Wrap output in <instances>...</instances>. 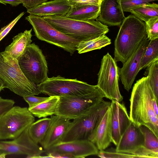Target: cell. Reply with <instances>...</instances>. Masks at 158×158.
Listing matches in <instances>:
<instances>
[{
	"label": "cell",
	"mask_w": 158,
	"mask_h": 158,
	"mask_svg": "<svg viewBox=\"0 0 158 158\" xmlns=\"http://www.w3.org/2000/svg\"><path fill=\"white\" fill-rule=\"evenodd\" d=\"M154 98L158 99L152 90L148 77L137 80L133 86L130 99L129 117L135 125L146 126L158 137V115L152 106Z\"/></svg>",
	"instance_id": "cell-1"
},
{
	"label": "cell",
	"mask_w": 158,
	"mask_h": 158,
	"mask_svg": "<svg viewBox=\"0 0 158 158\" xmlns=\"http://www.w3.org/2000/svg\"><path fill=\"white\" fill-rule=\"evenodd\" d=\"M147 37L145 23L131 14L125 17L114 42V60L123 64Z\"/></svg>",
	"instance_id": "cell-2"
},
{
	"label": "cell",
	"mask_w": 158,
	"mask_h": 158,
	"mask_svg": "<svg viewBox=\"0 0 158 158\" xmlns=\"http://www.w3.org/2000/svg\"><path fill=\"white\" fill-rule=\"evenodd\" d=\"M43 18L57 30L80 41L105 35L109 31L107 26L97 20L80 21L56 15Z\"/></svg>",
	"instance_id": "cell-3"
},
{
	"label": "cell",
	"mask_w": 158,
	"mask_h": 158,
	"mask_svg": "<svg viewBox=\"0 0 158 158\" xmlns=\"http://www.w3.org/2000/svg\"><path fill=\"white\" fill-rule=\"evenodd\" d=\"M0 78L5 88L22 97L41 93L37 85L30 81L23 74L18 60L4 51L0 52Z\"/></svg>",
	"instance_id": "cell-4"
},
{
	"label": "cell",
	"mask_w": 158,
	"mask_h": 158,
	"mask_svg": "<svg viewBox=\"0 0 158 158\" xmlns=\"http://www.w3.org/2000/svg\"><path fill=\"white\" fill-rule=\"evenodd\" d=\"M104 98L100 90L84 96L59 97L55 115L70 120L82 117L91 112Z\"/></svg>",
	"instance_id": "cell-5"
},
{
	"label": "cell",
	"mask_w": 158,
	"mask_h": 158,
	"mask_svg": "<svg viewBox=\"0 0 158 158\" xmlns=\"http://www.w3.org/2000/svg\"><path fill=\"white\" fill-rule=\"evenodd\" d=\"M37 86L41 93L59 97L81 96L100 90L96 85H90L76 79H66L60 75L48 77Z\"/></svg>",
	"instance_id": "cell-6"
},
{
	"label": "cell",
	"mask_w": 158,
	"mask_h": 158,
	"mask_svg": "<svg viewBox=\"0 0 158 158\" xmlns=\"http://www.w3.org/2000/svg\"><path fill=\"white\" fill-rule=\"evenodd\" d=\"M25 19L32 25L39 39L63 49L71 56L77 50L80 41L57 30L43 17L30 14Z\"/></svg>",
	"instance_id": "cell-7"
},
{
	"label": "cell",
	"mask_w": 158,
	"mask_h": 158,
	"mask_svg": "<svg viewBox=\"0 0 158 158\" xmlns=\"http://www.w3.org/2000/svg\"><path fill=\"white\" fill-rule=\"evenodd\" d=\"M110 104L111 102L103 100L90 113L73 119L61 142L88 139Z\"/></svg>",
	"instance_id": "cell-8"
},
{
	"label": "cell",
	"mask_w": 158,
	"mask_h": 158,
	"mask_svg": "<svg viewBox=\"0 0 158 158\" xmlns=\"http://www.w3.org/2000/svg\"><path fill=\"white\" fill-rule=\"evenodd\" d=\"M18 62L25 76L36 85L42 83L48 78L45 57L39 47L34 43L30 45Z\"/></svg>",
	"instance_id": "cell-9"
},
{
	"label": "cell",
	"mask_w": 158,
	"mask_h": 158,
	"mask_svg": "<svg viewBox=\"0 0 158 158\" xmlns=\"http://www.w3.org/2000/svg\"><path fill=\"white\" fill-rule=\"evenodd\" d=\"M35 120L28 108L14 106L0 118V140L16 138Z\"/></svg>",
	"instance_id": "cell-10"
},
{
	"label": "cell",
	"mask_w": 158,
	"mask_h": 158,
	"mask_svg": "<svg viewBox=\"0 0 158 158\" xmlns=\"http://www.w3.org/2000/svg\"><path fill=\"white\" fill-rule=\"evenodd\" d=\"M119 68L116 62L107 53L102 59L96 85L104 98L119 102L123 100L119 88Z\"/></svg>",
	"instance_id": "cell-11"
},
{
	"label": "cell",
	"mask_w": 158,
	"mask_h": 158,
	"mask_svg": "<svg viewBox=\"0 0 158 158\" xmlns=\"http://www.w3.org/2000/svg\"><path fill=\"white\" fill-rule=\"evenodd\" d=\"M115 150L133 152L138 158L156 156V153L144 146L143 136L139 126L131 121L121 138Z\"/></svg>",
	"instance_id": "cell-12"
},
{
	"label": "cell",
	"mask_w": 158,
	"mask_h": 158,
	"mask_svg": "<svg viewBox=\"0 0 158 158\" xmlns=\"http://www.w3.org/2000/svg\"><path fill=\"white\" fill-rule=\"evenodd\" d=\"M28 127L12 140L0 141V151L6 155H25L27 156V158H40L45 151L31 139L29 134Z\"/></svg>",
	"instance_id": "cell-13"
},
{
	"label": "cell",
	"mask_w": 158,
	"mask_h": 158,
	"mask_svg": "<svg viewBox=\"0 0 158 158\" xmlns=\"http://www.w3.org/2000/svg\"><path fill=\"white\" fill-rule=\"evenodd\" d=\"M44 151L45 153L54 152L66 155L70 158L97 155L99 151L96 145L87 139L61 142Z\"/></svg>",
	"instance_id": "cell-14"
},
{
	"label": "cell",
	"mask_w": 158,
	"mask_h": 158,
	"mask_svg": "<svg viewBox=\"0 0 158 158\" xmlns=\"http://www.w3.org/2000/svg\"><path fill=\"white\" fill-rule=\"evenodd\" d=\"M150 40L146 37L126 61L122 68H119V76L124 89L129 91L139 71V68L143 56Z\"/></svg>",
	"instance_id": "cell-15"
},
{
	"label": "cell",
	"mask_w": 158,
	"mask_h": 158,
	"mask_svg": "<svg viewBox=\"0 0 158 158\" xmlns=\"http://www.w3.org/2000/svg\"><path fill=\"white\" fill-rule=\"evenodd\" d=\"M110 108L112 126V142L116 146L131 121L124 105L112 100Z\"/></svg>",
	"instance_id": "cell-16"
},
{
	"label": "cell",
	"mask_w": 158,
	"mask_h": 158,
	"mask_svg": "<svg viewBox=\"0 0 158 158\" xmlns=\"http://www.w3.org/2000/svg\"><path fill=\"white\" fill-rule=\"evenodd\" d=\"M88 139L99 151H103L112 142V126L110 106L107 109Z\"/></svg>",
	"instance_id": "cell-17"
},
{
	"label": "cell",
	"mask_w": 158,
	"mask_h": 158,
	"mask_svg": "<svg viewBox=\"0 0 158 158\" xmlns=\"http://www.w3.org/2000/svg\"><path fill=\"white\" fill-rule=\"evenodd\" d=\"M125 17L120 0H102L97 20L107 26H120Z\"/></svg>",
	"instance_id": "cell-18"
},
{
	"label": "cell",
	"mask_w": 158,
	"mask_h": 158,
	"mask_svg": "<svg viewBox=\"0 0 158 158\" xmlns=\"http://www.w3.org/2000/svg\"><path fill=\"white\" fill-rule=\"evenodd\" d=\"M50 118L51 121L46 134L40 143L44 150L61 142L71 122L58 115H53Z\"/></svg>",
	"instance_id": "cell-19"
},
{
	"label": "cell",
	"mask_w": 158,
	"mask_h": 158,
	"mask_svg": "<svg viewBox=\"0 0 158 158\" xmlns=\"http://www.w3.org/2000/svg\"><path fill=\"white\" fill-rule=\"evenodd\" d=\"M71 6L68 0H51L27 10V12L42 17L55 15L65 16Z\"/></svg>",
	"instance_id": "cell-20"
},
{
	"label": "cell",
	"mask_w": 158,
	"mask_h": 158,
	"mask_svg": "<svg viewBox=\"0 0 158 158\" xmlns=\"http://www.w3.org/2000/svg\"><path fill=\"white\" fill-rule=\"evenodd\" d=\"M32 31V29L25 30L15 36L12 43L6 47L4 52L18 60L31 44Z\"/></svg>",
	"instance_id": "cell-21"
},
{
	"label": "cell",
	"mask_w": 158,
	"mask_h": 158,
	"mask_svg": "<svg viewBox=\"0 0 158 158\" xmlns=\"http://www.w3.org/2000/svg\"><path fill=\"white\" fill-rule=\"evenodd\" d=\"M100 6L94 5H73L65 16L80 21L95 20L99 16Z\"/></svg>",
	"instance_id": "cell-22"
},
{
	"label": "cell",
	"mask_w": 158,
	"mask_h": 158,
	"mask_svg": "<svg viewBox=\"0 0 158 158\" xmlns=\"http://www.w3.org/2000/svg\"><path fill=\"white\" fill-rule=\"evenodd\" d=\"M59 97L49 96L45 101L31 108H28L33 115L39 118L55 115Z\"/></svg>",
	"instance_id": "cell-23"
},
{
	"label": "cell",
	"mask_w": 158,
	"mask_h": 158,
	"mask_svg": "<svg viewBox=\"0 0 158 158\" xmlns=\"http://www.w3.org/2000/svg\"><path fill=\"white\" fill-rule=\"evenodd\" d=\"M51 121V118H44L34 122L29 127V134L36 143H40L44 138Z\"/></svg>",
	"instance_id": "cell-24"
},
{
	"label": "cell",
	"mask_w": 158,
	"mask_h": 158,
	"mask_svg": "<svg viewBox=\"0 0 158 158\" xmlns=\"http://www.w3.org/2000/svg\"><path fill=\"white\" fill-rule=\"evenodd\" d=\"M111 44V40L105 35L83 41H80L77 47L78 53L82 54L99 49Z\"/></svg>",
	"instance_id": "cell-25"
},
{
	"label": "cell",
	"mask_w": 158,
	"mask_h": 158,
	"mask_svg": "<svg viewBox=\"0 0 158 158\" xmlns=\"http://www.w3.org/2000/svg\"><path fill=\"white\" fill-rule=\"evenodd\" d=\"M129 12L145 22L152 17H158V4L154 2L145 3L131 10Z\"/></svg>",
	"instance_id": "cell-26"
},
{
	"label": "cell",
	"mask_w": 158,
	"mask_h": 158,
	"mask_svg": "<svg viewBox=\"0 0 158 158\" xmlns=\"http://www.w3.org/2000/svg\"><path fill=\"white\" fill-rule=\"evenodd\" d=\"M158 60V38L150 40L142 57L139 71L146 68Z\"/></svg>",
	"instance_id": "cell-27"
},
{
	"label": "cell",
	"mask_w": 158,
	"mask_h": 158,
	"mask_svg": "<svg viewBox=\"0 0 158 158\" xmlns=\"http://www.w3.org/2000/svg\"><path fill=\"white\" fill-rule=\"evenodd\" d=\"M138 126L143 136L144 146L149 150L158 154V137L146 126L142 125Z\"/></svg>",
	"instance_id": "cell-28"
},
{
	"label": "cell",
	"mask_w": 158,
	"mask_h": 158,
	"mask_svg": "<svg viewBox=\"0 0 158 158\" xmlns=\"http://www.w3.org/2000/svg\"><path fill=\"white\" fill-rule=\"evenodd\" d=\"M144 74L148 77L152 90L158 98V60L146 68Z\"/></svg>",
	"instance_id": "cell-29"
},
{
	"label": "cell",
	"mask_w": 158,
	"mask_h": 158,
	"mask_svg": "<svg viewBox=\"0 0 158 158\" xmlns=\"http://www.w3.org/2000/svg\"><path fill=\"white\" fill-rule=\"evenodd\" d=\"M145 23L148 39L150 40L158 38V17L149 19Z\"/></svg>",
	"instance_id": "cell-30"
},
{
	"label": "cell",
	"mask_w": 158,
	"mask_h": 158,
	"mask_svg": "<svg viewBox=\"0 0 158 158\" xmlns=\"http://www.w3.org/2000/svg\"><path fill=\"white\" fill-rule=\"evenodd\" d=\"M158 0H120L123 12H129L130 10L143 4Z\"/></svg>",
	"instance_id": "cell-31"
},
{
	"label": "cell",
	"mask_w": 158,
	"mask_h": 158,
	"mask_svg": "<svg viewBox=\"0 0 158 158\" xmlns=\"http://www.w3.org/2000/svg\"><path fill=\"white\" fill-rule=\"evenodd\" d=\"M24 14V12H21L8 24L1 28L0 30V42L9 33L11 29Z\"/></svg>",
	"instance_id": "cell-32"
},
{
	"label": "cell",
	"mask_w": 158,
	"mask_h": 158,
	"mask_svg": "<svg viewBox=\"0 0 158 158\" xmlns=\"http://www.w3.org/2000/svg\"><path fill=\"white\" fill-rule=\"evenodd\" d=\"M15 104L14 100L4 99L0 96V118L11 109Z\"/></svg>",
	"instance_id": "cell-33"
},
{
	"label": "cell",
	"mask_w": 158,
	"mask_h": 158,
	"mask_svg": "<svg viewBox=\"0 0 158 158\" xmlns=\"http://www.w3.org/2000/svg\"><path fill=\"white\" fill-rule=\"evenodd\" d=\"M23 98L28 104V108H31L47 100L49 97H39L33 95H27L25 96Z\"/></svg>",
	"instance_id": "cell-34"
},
{
	"label": "cell",
	"mask_w": 158,
	"mask_h": 158,
	"mask_svg": "<svg viewBox=\"0 0 158 158\" xmlns=\"http://www.w3.org/2000/svg\"><path fill=\"white\" fill-rule=\"evenodd\" d=\"M102 0H68L72 6L81 5H94L100 6Z\"/></svg>",
	"instance_id": "cell-35"
},
{
	"label": "cell",
	"mask_w": 158,
	"mask_h": 158,
	"mask_svg": "<svg viewBox=\"0 0 158 158\" xmlns=\"http://www.w3.org/2000/svg\"><path fill=\"white\" fill-rule=\"evenodd\" d=\"M48 0H21L23 6L27 10L38 6Z\"/></svg>",
	"instance_id": "cell-36"
},
{
	"label": "cell",
	"mask_w": 158,
	"mask_h": 158,
	"mask_svg": "<svg viewBox=\"0 0 158 158\" xmlns=\"http://www.w3.org/2000/svg\"><path fill=\"white\" fill-rule=\"evenodd\" d=\"M2 4L6 5L9 4L12 6H16L22 3L21 0H0Z\"/></svg>",
	"instance_id": "cell-37"
},
{
	"label": "cell",
	"mask_w": 158,
	"mask_h": 158,
	"mask_svg": "<svg viewBox=\"0 0 158 158\" xmlns=\"http://www.w3.org/2000/svg\"><path fill=\"white\" fill-rule=\"evenodd\" d=\"M5 88L4 83L2 80L0 78V93Z\"/></svg>",
	"instance_id": "cell-38"
},
{
	"label": "cell",
	"mask_w": 158,
	"mask_h": 158,
	"mask_svg": "<svg viewBox=\"0 0 158 158\" xmlns=\"http://www.w3.org/2000/svg\"><path fill=\"white\" fill-rule=\"evenodd\" d=\"M6 155L3 152L0 151V158H4Z\"/></svg>",
	"instance_id": "cell-39"
},
{
	"label": "cell",
	"mask_w": 158,
	"mask_h": 158,
	"mask_svg": "<svg viewBox=\"0 0 158 158\" xmlns=\"http://www.w3.org/2000/svg\"><path fill=\"white\" fill-rule=\"evenodd\" d=\"M0 3H1L2 4V2H1V1H0Z\"/></svg>",
	"instance_id": "cell-40"
},
{
	"label": "cell",
	"mask_w": 158,
	"mask_h": 158,
	"mask_svg": "<svg viewBox=\"0 0 158 158\" xmlns=\"http://www.w3.org/2000/svg\"></svg>",
	"instance_id": "cell-41"
}]
</instances>
